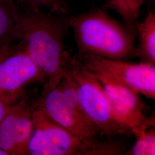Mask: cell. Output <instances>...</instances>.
<instances>
[{
  "label": "cell",
  "instance_id": "6da1fadb",
  "mask_svg": "<svg viewBox=\"0 0 155 155\" xmlns=\"http://www.w3.org/2000/svg\"><path fill=\"white\" fill-rule=\"evenodd\" d=\"M69 16L19 6L20 41L45 77L40 94L54 89L61 82L72 57L65 44L70 29Z\"/></svg>",
  "mask_w": 155,
  "mask_h": 155
},
{
  "label": "cell",
  "instance_id": "7a4b0ae2",
  "mask_svg": "<svg viewBox=\"0 0 155 155\" xmlns=\"http://www.w3.org/2000/svg\"><path fill=\"white\" fill-rule=\"evenodd\" d=\"M69 23L78 54L125 60L133 56L136 29L110 16L105 8L70 15Z\"/></svg>",
  "mask_w": 155,
  "mask_h": 155
},
{
  "label": "cell",
  "instance_id": "3957f363",
  "mask_svg": "<svg viewBox=\"0 0 155 155\" xmlns=\"http://www.w3.org/2000/svg\"><path fill=\"white\" fill-rule=\"evenodd\" d=\"M29 155H125L121 143L107 139L91 141L70 132L52 120L43 109L34 105Z\"/></svg>",
  "mask_w": 155,
  "mask_h": 155
},
{
  "label": "cell",
  "instance_id": "277c9868",
  "mask_svg": "<svg viewBox=\"0 0 155 155\" xmlns=\"http://www.w3.org/2000/svg\"><path fill=\"white\" fill-rule=\"evenodd\" d=\"M65 75L71 81L83 112L101 136L113 139L132 134L115 118L105 91L94 75L81 64L75 55L67 63Z\"/></svg>",
  "mask_w": 155,
  "mask_h": 155
},
{
  "label": "cell",
  "instance_id": "5b68a950",
  "mask_svg": "<svg viewBox=\"0 0 155 155\" xmlns=\"http://www.w3.org/2000/svg\"><path fill=\"white\" fill-rule=\"evenodd\" d=\"M33 104L59 125L82 139L95 141L101 136L83 112L75 90L66 75L54 89L40 94Z\"/></svg>",
  "mask_w": 155,
  "mask_h": 155
},
{
  "label": "cell",
  "instance_id": "8992f818",
  "mask_svg": "<svg viewBox=\"0 0 155 155\" xmlns=\"http://www.w3.org/2000/svg\"><path fill=\"white\" fill-rule=\"evenodd\" d=\"M75 56L89 71L101 73L139 95L155 100V65L97 56Z\"/></svg>",
  "mask_w": 155,
  "mask_h": 155
},
{
  "label": "cell",
  "instance_id": "52a82bcc",
  "mask_svg": "<svg viewBox=\"0 0 155 155\" xmlns=\"http://www.w3.org/2000/svg\"><path fill=\"white\" fill-rule=\"evenodd\" d=\"M90 72L104 90L118 122L132 134L145 126L155 125V116H146L145 106L139 94L101 73Z\"/></svg>",
  "mask_w": 155,
  "mask_h": 155
},
{
  "label": "cell",
  "instance_id": "ba28073f",
  "mask_svg": "<svg viewBox=\"0 0 155 155\" xmlns=\"http://www.w3.org/2000/svg\"><path fill=\"white\" fill-rule=\"evenodd\" d=\"M45 82V77L21 48L0 61V99L11 105L25 94L31 84Z\"/></svg>",
  "mask_w": 155,
  "mask_h": 155
},
{
  "label": "cell",
  "instance_id": "9c48e42d",
  "mask_svg": "<svg viewBox=\"0 0 155 155\" xmlns=\"http://www.w3.org/2000/svg\"><path fill=\"white\" fill-rule=\"evenodd\" d=\"M33 109V101L24 95L9 106L0 122V148L8 155H28Z\"/></svg>",
  "mask_w": 155,
  "mask_h": 155
},
{
  "label": "cell",
  "instance_id": "30bf717a",
  "mask_svg": "<svg viewBox=\"0 0 155 155\" xmlns=\"http://www.w3.org/2000/svg\"><path fill=\"white\" fill-rule=\"evenodd\" d=\"M138 44L134 47L133 56L141 62L155 65V14L149 11L141 21L136 23Z\"/></svg>",
  "mask_w": 155,
  "mask_h": 155
},
{
  "label": "cell",
  "instance_id": "8fae6325",
  "mask_svg": "<svg viewBox=\"0 0 155 155\" xmlns=\"http://www.w3.org/2000/svg\"><path fill=\"white\" fill-rule=\"evenodd\" d=\"M18 13L19 6L15 0H0V47L20 41Z\"/></svg>",
  "mask_w": 155,
  "mask_h": 155
},
{
  "label": "cell",
  "instance_id": "7c38bea8",
  "mask_svg": "<svg viewBox=\"0 0 155 155\" xmlns=\"http://www.w3.org/2000/svg\"><path fill=\"white\" fill-rule=\"evenodd\" d=\"M145 0H104L103 8L117 13L129 28L135 29Z\"/></svg>",
  "mask_w": 155,
  "mask_h": 155
},
{
  "label": "cell",
  "instance_id": "4fadbf2b",
  "mask_svg": "<svg viewBox=\"0 0 155 155\" xmlns=\"http://www.w3.org/2000/svg\"><path fill=\"white\" fill-rule=\"evenodd\" d=\"M136 141L126 155H155V125L145 126L134 134Z\"/></svg>",
  "mask_w": 155,
  "mask_h": 155
},
{
  "label": "cell",
  "instance_id": "5bb4252c",
  "mask_svg": "<svg viewBox=\"0 0 155 155\" xmlns=\"http://www.w3.org/2000/svg\"><path fill=\"white\" fill-rule=\"evenodd\" d=\"M20 6L39 8L61 15H70L67 0H15Z\"/></svg>",
  "mask_w": 155,
  "mask_h": 155
},
{
  "label": "cell",
  "instance_id": "9a60e30c",
  "mask_svg": "<svg viewBox=\"0 0 155 155\" xmlns=\"http://www.w3.org/2000/svg\"><path fill=\"white\" fill-rule=\"evenodd\" d=\"M22 47V43L21 41L15 45H8L0 47V61Z\"/></svg>",
  "mask_w": 155,
  "mask_h": 155
},
{
  "label": "cell",
  "instance_id": "2e32d148",
  "mask_svg": "<svg viewBox=\"0 0 155 155\" xmlns=\"http://www.w3.org/2000/svg\"><path fill=\"white\" fill-rule=\"evenodd\" d=\"M9 106L10 105L0 99V122L1 121L4 117L5 116Z\"/></svg>",
  "mask_w": 155,
  "mask_h": 155
},
{
  "label": "cell",
  "instance_id": "e0dca14e",
  "mask_svg": "<svg viewBox=\"0 0 155 155\" xmlns=\"http://www.w3.org/2000/svg\"><path fill=\"white\" fill-rule=\"evenodd\" d=\"M0 155H8L5 151L0 148Z\"/></svg>",
  "mask_w": 155,
  "mask_h": 155
}]
</instances>
